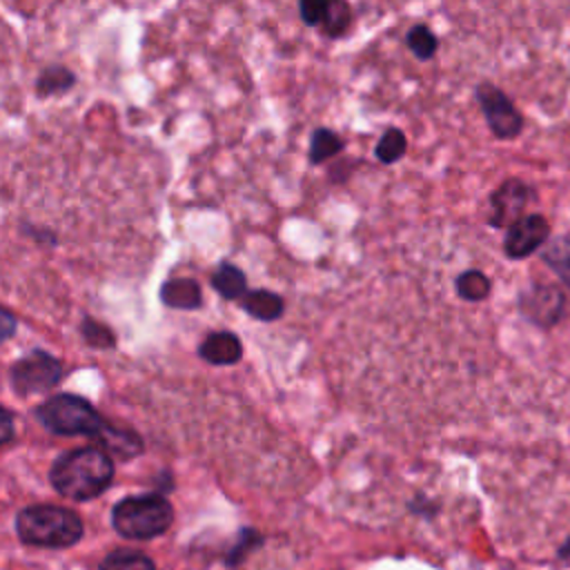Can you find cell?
<instances>
[{"mask_svg": "<svg viewBox=\"0 0 570 570\" xmlns=\"http://www.w3.org/2000/svg\"><path fill=\"white\" fill-rule=\"evenodd\" d=\"M49 479L58 494L73 501H89L109 488L114 463L102 448H80L58 456Z\"/></svg>", "mask_w": 570, "mask_h": 570, "instance_id": "obj_1", "label": "cell"}, {"mask_svg": "<svg viewBox=\"0 0 570 570\" xmlns=\"http://www.w3.org/2000/svg\"><path fill=\"white\" fill-rule=\"evenodd\" d=\"M16 530L29 546L69 548L82 537V521L69 508L31 505L18 512Z\"/></svg>", "mask_w": 570, "mask_h": 570, "instance_id": "obj_2", "label": "cell"}, {"mask_svg": "<svg viewBox=\"0 0 570 570\" xmlns=\"http://www.w3.org/2000/svg\"><path fill=\"white\" fill-rule=\"evenodd\" d=\"M171 521V503L160 494L127 497L111 510V523L125 539H154L163 534Z\"/></svg>", "mask_w": 570, "mask_h": 570, "instance_id": "obj_3", "label": "cell"}, {"mask_svg": "<svg viewBox=\"0 0 570 570\" xmlns=\"http://www.w3.org/2000/svg\"><path fill=\"white\" fill-rule=\"evenodd\" d=\"M36 419L56 434H85L100 439L109 423L94 405L76 394H56L36 410Z\"/></svg>", "mask_w": 570, "mask_h": 570, "instance_id": "obj_4", "label": "cell"}, {"mask_svg": "<svg viewBox=\"0 0 570 570\" xmlns=\"http://www.w3.org/2000/svg\"><path fill=\"white\" fill-rule=\"evenodd\" d=\"M62 379V365L47 352H31L11 367V385L18 394L47 392Z\"/></svg>", "mask_w": 570, "mask_h": 570, "instance_id": "obj_5", "label": "cell"}, {"mask_svg": "<svg viewBox=\"0 0 570 570\" xmlns=\"http://www.w3.org/2000/svg\"><path fill=\"white\" fill-rule=\"evenodd\" d=\"M476 98L494 136L514 138L521 131V114L501 89L483 82L476 87Z\"/></svg>", "mask_w": 570, "mask_h": 570, "instance_id": "obj_6", "label": "cell"}, {"mask_svg": "<svg viewBox=\"0 0 570 570\" xmlns=\"http://www.w3.org/2000/svg\"><path fill=\"white\" fill-rule=\"evenodd\" d=\"M548 236H550L548 220L539 214H530V216H521L517 223L508 227L503 247L510 258H525L534 249H539L543 243H548Z\"/></svg>", "mask_w": 570, "mask_h": 570, "instance_id": "obj_7", "label": "cell"}, {"mask_svg": "<svg viewBox=\"0 0 570 570\" xmlns=\"http://www.w3.org/2000/svg\"><path fill=\"white\" fill-rule=\"evenodd\" d=\"M519 307L532 323L554 325L563 312V294L552 285L537 283L521 294Z\"/></svg>", "mask_w": 570, "mask_h": 570, "instance_id": "obj_8", "label": "cell"}, {"mask_svg": "<svg viewBox=\"0 0 570 570\" xmlns=\"http://www.w3.org/2000/svg\"><path fill=\"white\" fill-rule=\"evenodd\" d=\"M530 189L525 183L510 178L492 194V218L490 223L497 227H510L521 218V212L528 203Z\"/></svg>", "mask_w": 570, "mask_h": 570, "instance_id": "obj_9", "label": "cell"}, {"mask_svg": "<svg viewBox=\"0 0 570 570\" xmlns=\"http://www.w3.org/2000/svg\"><path fill=\"white\" fill-rule=\"evenodd\" d=\"M198 354L207 361V363H214V365H232L240 358L243 354V347H240V341L236 338V334L232 332H214L209 334L200 347H198Z\"/></svg>", "mask_w": 570, "mask_h": 570, "instance_id": "obj_10", "label": "cell"}, {"mask_svg": "<svg viewBox=\"0 0 570 570\" xmlns=\"http://www.w3.org/2000/svg\"><path fill=\"white\" fill-rule=\"evenodd\" d=\"M160 301L174 309L200 307V287L191 278H171L160 287Z\"/></svg>", "mask_w": 570, "mask_h": 570, "instance_id": "obj_11", "label": "cell"}, {"mask_svg": "<svg viewBox=\"0 0 570 570\" xmlns=\"http://www.w3.org/2000/svg\"><path fill=\"white\" fill-rule=\"evenodd\" d=\"M240 305L249 316H254L258 321H276L283 314V298L272 292H265V289L245 294Z\"/></svg>", "mask_w": 570, "mask_h": 570, "instance_id": "obj_12", "label": "cell"}, {"mask_svg": "<svg viewBox=\"0 0 570 570\" xmlns=\"http://www.w3.org/2000/svg\"><path fill=\"white\" fill-rule=\"evenodd\" d=\"M100 443H102L105 452H111L120 459H131V456L142 452V441L136 432L114 428V425L107 428V432L100 436Z\"/></svg>", "mask_w": 570, "mask_h": 570, "instance_id": "obj_13", "label": "cell"}, {"mask_svg": "<svg viewBox=\"0 0 570 570\" xmlns=\"http://www.w3.org/2000/svg\"><path fill=\"white\" fill-rule=\"evenodd\" d=\"M541 256L552 267V272L570 287V238H552Z\"/></svg>", "mask_w": 570, "mask_h": 570, "instance_id": "obj_14", "label": "cell"}, {"mask_svg": "<svg viewBox=\"0 0 570 570\" xmlns=\"http://www.w3.org/2000/svg\"><path fill=\"white\" fill-rule=\"evenodd\" d=\"M98 570H156V566L138 550H114L102 559Z\"/></svg>", "mask_w": 570, "mask_h": 570, "instance_id": "obj_15", "label": "cell"}, {"mask_svg": "<svg viewBox=\"0 0 570 570\" xmlns=\"http://www.w3.org/2000/svg\"><path fill=\"white\" fill-rule=\"evenodd\" d=\"M212 285L214 289L225 296V298H238L243 292H245V274L229 265V263H223L216 274L212 276Z\"/></svg>", "mask_w": 570, "mask_h": 570, "instance_id": "obj_16", "label": "cell"}, {"mask_svg": "<svg viewBox=\"0 0 570 570\" xmlns=\"http://www.w3.org/2000/svg\"><path fill=\"white\" fill-rule=\"evenodd\" d=\"M456 292L465 301H481L490 294V281L479 269H468L456 278Z\"/></svg>", "mask_w": 570, "mask_h": 570, "instance_id": "obj_17", "label": "cell"}, {"mask_svg": "<svg viewBox=\"0 0 570 570\" xmlns=\"http://www.w3.org/2000/svg\"><path fill=\"white\" fill-rule=\"evenodd\" d=\"M343 149V140L330 131V129H316L312 134V145H309V160L312 163H323L327 158H332L334 154H338Z\"/></svg>", "mask_w": 570, "mask_h": 570, "instance_id": "obj_18", "label": "cell"}, {"mask_svg": "<svg viewBox=\"0 0 570 570\" xmlns=\"http://www.w3.org/2000/svg\"><path fill=\"white\" fill-rule=\"evenodd\" d=\"M405 149H407V140H405L403 131H399V129H387V131L381 136V140H379V145H376L374 154H376V158H379L381 163H394V160H399V158L405 154Z\"/></svg>", "mask_w": 570, "mask_h": 570, "instance_id": "obj_19", "label": "cell"}, {"mask_svg": "<svg viewBox=\"0 0 570 570\" xmlns=\"http://www.w3.org/2000/svg\"><path fill=\"white\" fill-rule=\"evenodd\" d=\"M73 85V73L65 67H47L38 78V91L42 96H51L65 91Z\"/></svg>", "mask_w": 570, "mask_h": 570, "instance_id": "obj_20", "label": "cell"}, {"mask_svg": "<svg viewBox=\"0 0 570 570\" xmlns=\"http://www.w3.org/2000/svg\"><path fill=\"white\" fill-rule=\"evenodd\" d=\"M407 47L419 60H428L436 51V36L425 24H416L407 31Z\"/></svg>", "mask_w": 570, "mask_h": 570, "instance_id": "obj_21", "label": "cell"}, {"mask_svg": "<svg viewBox=\"0 0 570 570\" xmlns=\"http://www.w3.org/2000/svg\"><path fill=\"white\" fill-rule=\"evenodd\" d=\"M321 24L327 36H341L350 24V7L345 2H327V11Z\"/></svg>", "mask_w": 570, "mask_h": 570, "instance_id": "obj_22", "label": "cell"}, {"mask_svg": "<svg viewBox=\"0 0 570 570\" xmlns=\"http://www.w3.org/2000/svg\"><path fill=\"white\" fill-rule=\"evenodd\" d=\"M82 336H85V341H87L91 347H100V350L114 347V343H116L114 334H111L105 325H100V323H96V321H91V318H85V321H82Z\"/></svg>", "mask_w": 570, "mask_h": 570, "instance_id": "obj_23", "label": "cell"}, {"mask_svg": "<svg viewBox=\"0 0 570 570\" xmlns=\"http://www.w3.org/2000/svg\"><path fill=\"white\" fill-rule=\"evenodd\" d=\"M258 541H261V537H258L254 530H243L238 543L232 548V552H229V557H227V563H229V566L238 563V561L247 554V550H252V548L258 546Z\"/></svg>", "mask_w": 570, "mask_h": 570, "instance_id": "obj_24", "label": "cell"}, {"mask_svg": "<svg viewBox=\"0 0 570 570\" xmlns=\"http://www.w3.org/2000/svg\"><path fill=\"white\" fill-rule=\"evenodd\" d=\"M325 11H327V2H316V0L301 2V18L307 24H321L325 18Z\"/></svg>", "mask_w": 570, "mask_h": 570, "instance_id": "obj_25", "label": "cell"}, {"mask_svg": "<svg viewBox=\"0 0 570 570\" xmlns=\"http://www.w3.org/2000/svg\"><path fill=\"white\" fill-rule=\"evenodd\" d=\"M16 332V318L9 309L0 307V343H4Z\"/></svg>", "mask_w": 570, "mask_h": 570, "instance_id": "obj_26", "label": "cell"}, {"mask_svg": "<svg viewBox=\"0 0 570 570\" xmlns=\"http://www.w3.org/2000/svg\"><path fill=\"white\" fill-rule=\"evenodd\" d=\"M13 439V416L4 407H0V445Z\"/></svg>", "mask_w": 570, "mask_h": 570, "instance_id": "obj_27", "label": "cell"}, {"mask_svg": "<svg viewBox=\"0 0 570 570\" xmlns=\"http://www.w3.org/2000/svg\"><path fill=\"white\" fill-rule=\"evenodd\" d=\"M559 557L570 559V539H566V543L559 548Z\"/></svg>", "mask_w": 570, "mask_h": 570, "instance_id": "obj_28", "label": "cell"}]
</instances>
